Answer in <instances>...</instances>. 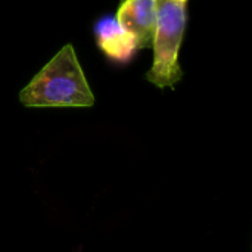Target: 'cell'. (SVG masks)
Masks as SVG:
<instances>
[{"instance_id":"2","label":"cell","mask_w":252,"mask_h":252,"mask_svg":"<svg viewBox=\"0 0 252 252\" xmlns=\"http://www.w3.org/2000/svg\"><path fill=\"white\" fill-rule=\"evenodd\" d=\"M186 3L157 0V22L152 40V66L146 81L158 89H173L183 78L179 62L180 47L186 30Z\"/></svg>"},{"instance_id":"5","label":"cell","mask_w":252,"mask_h":252,"mask_svg":"<svg viewBox=\"0 0 252 252\" xmlns=\"http://www.w3.org/2000/svg\"><path fill=\"white\" fill-rule=\"evenodd\" d=\"M176 1H180V3H186L188 0H176Z\"/></svg>"},{"instance_id":"1","label":"cell","mask_w":252,"mask_h":252,"mask_svg":"<svg viewBox=\"0 0 252 252\" xmlns=\"http://www.w3.org/2000/svg\"><path fill=\"white\" fill-rule=\"evenodd\" d=\"M25 108H92L96 102L72 44L62 46L21 89Z\"/></svg>"},{"instance_id":"3","label":"cell","mask_w":252,"mask_h":252,"mask_svg":"<svg viewBox=\"0 0 252 252\" xmlns=\"http://www.w3.org/2000/svg\"><path fill=\"white\" fill-rule=\"evenodd\" d=\"M115 19L133 34L139 50L152 47L157 22V0H121Z\"/></svg>"},{"instance_id":"4","label":"cell","mask_w":252,"mask_h":252,"mask_svg":"<svg viewBox=\"0 0 252 252\" xmlns=\"http://www.w3.org/2000/svg\"><path fill=\"white\" fill-rule=\"evenodd\" d=\"M94 37L99 49L117 63H127L139 50L137 41L115 16H103L94 25Z\"/></svg>"}]
</instances>
